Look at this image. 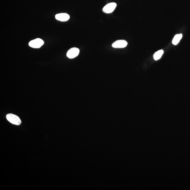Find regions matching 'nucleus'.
Returning a JSON list of instances; mask_svg holds the SVG:
<instances>
[{
	"label": "nucleus",
	"instance_id": "nucleus-5",
	"mask_svg": "<svg viewBox=\"0 0 190 190\" xmlns=\"http://www.w3.org/2000/svg\"><path fill=\"white\" fill-rule=\"evenodd\" d=\"M128 44L127 42L124 40H118L115 41L112 44V47L114 48H124L127 46Z\"/></svg>",
	"mask_w": 190,
	"mask_h": 190
},
{
	"label": "nucleus",
	"instance_id": "nucleus-1",
	"mask_svg": "<svg viewBox=\"0 0 190 190\" xmlns=\"http://www.w3.org/2000/svg\"><path fill=\"white\" fill-rule=\"evenodd\" d=\"M6 118L10 122L13 124L19 126L21 124V120L17 115L12 113L7 114L6 115Z\"/></svg>",
	"mask_w": 190,
	"mask_h": 190
},
{
	"label": "nucleus",
	"instance_id": "nucleus-7",
	"mask_svg": "<svg viewBox=\"0 0 190 190\" xmlns=\"http://www.w3.org/2000/svg\"><path fill=\"white\" fill-rule=\"evenodd\" d=\"M183 35L182 34H177L175 35L172 40V43L174 45H177L180 42L183 37Z\"/></svg>",
	"mask_w": 190,
	"mask_h": 190
},
{
	"label": "nucleus",
	"instance_id": "nucleus-4",
	"mask_svg": "<svg viewBox=\"0 0 190 190\" xmlns=\"http://www.w3.org/2000/svg\"><path fill=\"white\" fill-rule=\"evenodd\" d=\"M116 6L117 4L115 3H109L103 8V12L106 14L111 13L115 10Z\"/></svg>",
	"mask_w": 190,
	"mask_h": 190
},
{
	"label": "nucleus",
	"instance_id": "nucleus-3",
	"mask_svg": "<svg viewBox=\"0 0 190 190\" xmlns=\"http://www.w3.org/2000/svg\"><path fill=\"white\" fill-rule=\"evenodd\" d=\"M80 50L77 48L74 47L69 49L66 53V56L68 58L72 59L76 58L79 54Z\"/></svg>",
	"mask_w": 190,
	"mask_h": 190
},
{
	"label": "nucleus",
	"instance_id": "nucleus-8",
	"mask_svg": "<svg viewBox=\"0 0 190 190\" xmlns=\"http://www.w3.org/2000/svg\"><path fill=\"white\" fill-rule=\"evenodd\" d=\"M164 53V51L163 50H158V51L155 52L153 55V58L154 60L157 61L160 59Z\"/></svg>",
	"mask_w": 190,
	"mask_h": 190
},
{
	"label": "nucleus",
	"instance_id": "nucleus-2",
	"mask_svg": "<svg viewBox=\"0 0 190 190\" xmlns=\"http://www.w3.org/2000/svg\"><path fill=\"white\" fill-rule=\"evenodd\" d=\"M44 42L42 39L37 38L30 41L29 43L30 47L34 48H39L43 45Z\"/></svg>",
	"mask_w": 190,
	"mask_h": 190
},
{
	"label": "nucleus",
	"instance_id": "nucleus-6",
	"mask_svg": "<svg viewBox=\"0 0 190 190\" xmlns=\"http://www.w3.org/2000/svg\"><path fill=\"white\" fill-rule=\"evenodd\" d=\"M55 17L56 20L61 22L67 21L70 18V16L69 14L63 13L56 14Z\"/></svg>",
	"mask_w": 190,
	"mask_h": 190
}]
</instances>
